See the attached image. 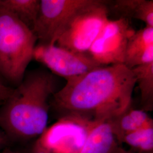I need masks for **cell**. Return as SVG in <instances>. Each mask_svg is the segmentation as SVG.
<instances>
[{"label":"cell","instance_id":"7","mask_svg":"<svg viewBox=\"0 0 153 153\" xmlns=\"http://www.w3.org/2000/svg\"><path fill=\"white\" fill-rule=\"evenodd\" d=\"M135 31L129 19H109L88 53L101 65L124 64L129 39Z\"/></svg>","mask_w":153,"mask_h":153},{"label":"cell","instance_id":"12","mask_svg":"<svg viewBox=\"0 0 153 153\" xmlns=\"http://www.w3.org/2000/svg\"><path fill=\"white\" fill-rule=\"evenodd\" d=\"M111 4L120 18L138 19L144 22L146 27H153V0H116Z\"/></svg>","mask_w":153,"mask_h":153},{"label":"cell","instance_id":"10","mask_svg":"<svg viewBox=\"0 0 153 153\" xmlns=\"http://www.w3.org/2000/svg\"><path fill=\"white\" fill-rule=\"evenodd\" d=\"M108 121L119 145L126 134L142 128L153 126V119L147 112L141 109H133L131 107Z\"/></svg>","mask_w":153,"mask_h":153},{"label":"cell","instance_id":"15","mask_svg":"<svg viewBox=\"0 0 153 153\" xmlns=\"http://www.w3.org/2000/svg\"><path fill=\"white\" fill-rule=\"evenodd\" d=\"M121 143H126L141 152L153 153V126L142 128L126 134Z\"/></svg>","mask_w":153,"mask_h":153},{"label":"cell","instance_id":"11","mask_svg":"<svg viewBox=\"0 0 153 153\" xmlns=\"http://www.w3.org/2000/svg\"><path fill=\"white\" fill-rule=\"evenodd\" d=\"M117 145L109 121H103L91 129L79 153H111Z\"/></svg>","mask_w":153,"mask_h":153},{"label":"cell","instance_id":"4","mask_svg":"<svg viewBox=\"0 0 153 153\" xmlns=\"http://www.w3.org/2000/svg\"><path fill=\"white\" fill-rule=\"evenodd\" d=\"M106 2L91 0L76 12L62 29L55 44L73 52L88 53L109 20Z\"/></svg>","mask_w":153,"mask_h":153},{"label":"cell","instance_id":"21","mask_svg":"<svg viewBox=\"0 0 153 153\" xmlns=\"http://www.w3.org/2000/svg\"></svg>","mask_w":153,"mask_h":153},{"label":"cell","instance_id":"6","mask_svg":"<svg viewBox=\"0 0 153 153\" xmlns=\"http://www.w3.org/2000/svg\"><path fill=\"white\" fill-rule=\"evenodd\" d=\"M91 0H41L33 33L40 44H55L72 16Z\"/></svg>","mask_w":153,"mask_h":153},{"label":"cell","instance_id":"3","mask_svg":"<svg viewBox=\"0 0 153 153\" xmlns=\"http://www.w3.org/2000/svg\"><path fill=\"white\" fill-rule=\"evenodd\" d=\"M38 40L33 31L9 12L0 9V76L16 87L33 59Z\"/></svg>","mask_w":153,"mask_h":153},{"label":"cell","instance_id":"5","mask_svg":"<svg viewBox=\"0 0 153 153\" xmlns=\"http://www.w3.org/2000/svg\"><path fill=\"white\" fill-rule=\"evenodd\" d=\"M97 123L76 117H61L47 128L35 146L48 153H79Z\"/></svg>","mask_w":153,"mask_h":153},{"label":"cell","instance_id":"20","mask_svg":"<svg viewBox=\"0 0 153 153\" xmlns=\"http://www.w3.org/2000/svg\"><path fill=\"white\" fill-rule=\"evenodd\" d=\"M0 153H19L14 151H13L12 150H10L9 149H5L4 150H2Z\"/></svg>","mask_w":153,"mask_h":153},{"label":"cell","instance_id":"2","mask_svg":"<svg viewBox=\"0 0 153 153\" xmlns=\"http://www.w3.org/2000/svg\"><path fill=\"white\" fill-rule=\"evenodd\" d=\"M57 79L51 71H26L0 105V129L9 137L28 140L40 136L47 128L50 101L57 91Z\"/></svg>","mask_w":153,"mask_h":153},{"label":"cell","instance_id":"14","mask_svg":"<svg viewBox=\"0 0 153 153\" xmlns=\"http://www.w3.org/2000/svg\"><path fill=\"white\" fill-rule=\"evenodd\" d=\"M136 84L141 93L142 110L148 112L153 108V62L133 69Z\"/></svg>","mask_w":153,"mask_h":153},{"label":"cell","instance_id":"19","mask_svg":"<svg viewBox=\"0 0 153 153\" xmlns=\"http://www.w3.org/2000/svg\"><path fill=\"white\" fill-rule=\"evenodd\" d=\"M31 153H48L45 152H44L43 150L39 149L38 148L36 147L35 146H34L33 149V151L31 152Z\"/></svg>","mask_w":153,"mask_h":153},{"label":"cell","instance_id":"16","mask_svg":"<svg viewBox=\"0 0 153 153\" xmlns=\"http://www.w3.org/2000/svg\"><path fill=\"white\" fill-rule=\"evenodd\" d=\"M13 88H10L5 84L2 78L0 76V104H2L11 94Z\"/></svg>","mask_w":153,"mask_h":153},{"label":"cell","instance_id":"13","mask_svg":"<svg viewBox=\"0 0 153 153\" xmlns=\"http://www.w3.org/2000/svg\"><path fill=\"white\" fill-rule=\"evenodd\" d=\"M39 6V0H0V9L16 17L33 31Z\"/></svg>","mask_w":153,"mask_h":153},{"label":"cell","instance_id":"8","mask_svg":"<svg viewBox=\"0 0 153 153\" xmlns=\"http://www.w3.org/2000/svg\"><path fill=\"white\" fill-rule=\"evenodd\" d=\"M33 59L45 66L53 74L62 76L66 80L103 66L88 53L73 52L55 44H36Z\"/></svg>","mask_w":153,"mask_h":153},{"label":"cell","instance_id":"17","mask_svg":"<svg viewBox=\"0 0 153 153\" xmlns=\"http://www.w3.org/2000/svg\"><path fill=\"white\" fill-rule=\"evenodd\" d=\"M9 139L5 133L0 129V148L5 147L9 143Z\"/></svg>","mask_w":153,"mask_h":153},{"label":"cell","instance_id":"18","mask_svg":"<svg viewBox=\"0 0 153 153\" xmlns=\"http://www.w3.org/2000/svg\"><path fill=\"white\" fill-rule=\"evenodd\" d=\"M111 153H134L131 151H129L124 149L120 146V145H117L116 146L114 149L112 150Z\"/></svg>","mask_w":153,"mask_h":153},{"label":"cell","instance_id":"9","mask_svg":"<svg viewBox=\"0 0 153 153\" xmlns=\"http://www.w3.org/2000/svg\"><path fill=\"white\" fill-rule=\"evenodd\" d=\"M153 62V27L135 31L129 39L124 64L131 69Z\"/></svg>","mask_w":153,"mask_h":153},{"label":"cell","instance_id":"1","mask_svg":"<svg viewBox=\"0 0 153 153\" xmlns=\"http://www.w3.org/2000/svg\"><path fill=\"white\" fill-rule=\"evenodd\" d=\"M66 81L51 98V107L60 117L93 123L108 120L130 108L136 85L133 72L124 64L100 66Z\"/></svg>","mask_w":153,"mask_h":153}]
</instances>
